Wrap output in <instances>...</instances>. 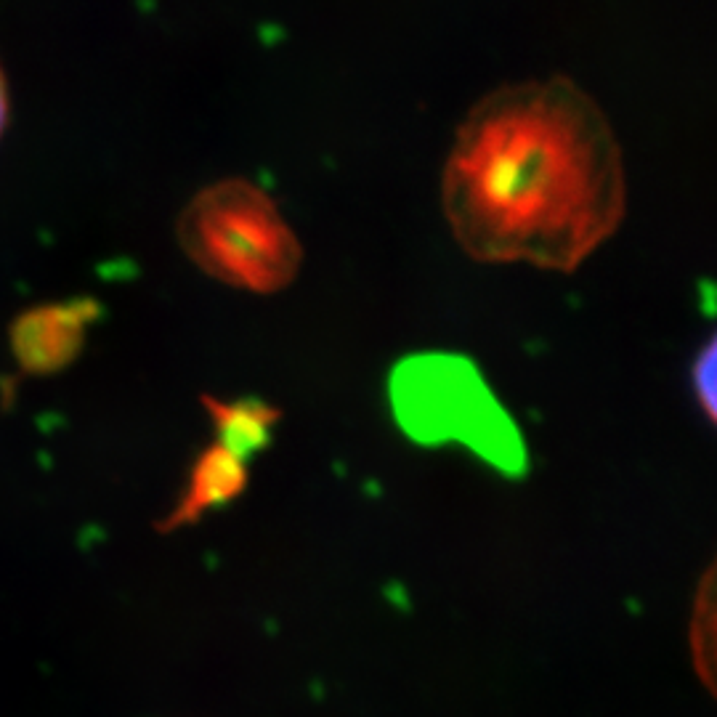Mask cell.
Returning a JSON list of instances; mask_svg holds the SVG:
<instances>
[{
	"mask_svg": "<svg viewBox=\"0 0 717 717\" xmlns=\"http://www.w3.org/2000/svg\"><path fill=\"white\" fill-rule=\"evenodd\" d=\"M441 208L473 261L571 274L625 221L617 133L571 78L502 85L457 128Z\"/></svg>",
	"mask_w": 717,
	"mask_h": 717,
	"instance_id": "1",
	"label": "cell"
},
{
	"mask_svg": "<svg viewBox=\"0 0 717 717\" xmlns=\"http://www.w3.org/2000/svg\"><path fill=\"white\" fill-rule=\"evenodd\" d=\"M176 239L202 274L245 293H279L303 266L298 234L274 197L247 178H221L194 194L178 216Z\"/></svg>",
	"mask_w": 717,
	"mask_h": 717,
	"instance_id": "2",
	"label": "cell"
},
{
	"mask_svg": "<svg viewBox=\"0 0 717 717\" xmlns=\"http://www.w3.org/2000/svg\"><path fill=\"white\" fill-rule=\"evenodd\" d=\"M715 370V338H710L694 362V388L702 401V409L710 417H715Z\"/></svg>",
	"mask_w": 717,
	"mask_h": 717,
	"instance_id": "3",
	"label": "cell"
},
{
	"mask_svg": "<svg viewBox=\"0 0 717 717\" xmlns=\"http://www.w3.org/2000/svg\"><path fill=\"white\" fill-rule=\"evenodd\" d=\"M8 115H11V99H8V83L6 75H3V67H0V139L8 128Z\"/></svg>",
	"mask_w": 717,
	"mask_h": 717,
	"instance_id": "4",
	"label": "cell"
}]
</instances>
